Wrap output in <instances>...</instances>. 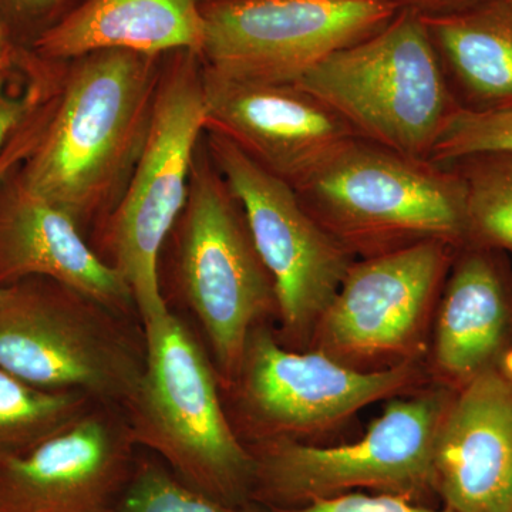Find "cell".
<instances>
[{
    "instance_id": "obj_18",
    "label": "cell",
    "mask_w": 512,
    "mask_h": 512,
    "mask_svg": "<svg viewBox=\"0 0 512 512\" xmlns=\"http://www.w3.org/2000/svg\"><path fill=\"white\" fill-rule=\"evenodd\" d=\"M461 249L444 282L434 363L444 379L463 386L495 366L510 328L511 298L500 252Z\"/></svg>"
},
{
    "instance_id": "obj_8",
    "label": "cell",
    "mask_w": 512,
    "mask_h": 512,
    "mask_svg": "<svg viewBox=\"0 0 512 512\" xmlns=\"http://www.w3.org/2000/svg\"><path fill=\"white\" fill-rule=\"evenodd\" d=\"M109 309L49 279L0 295V369L45 390H76L127 403L143 373L140 357Z\"/></svg>"
},
{
    "instance_id": "obj_20",
    "label": "cell",
    "mask_w": 512,
    "mask_h": 512,
    "mask_svg": "<svg viewBox=\"0 0 512 512\" xmlns=\"http://www.w3.org/2000/svg\"><path fill=\"white\" fill-rule=\"evenodd\" d=\"M92 397L45 390L0 369V458L22 453L90 412Z\"/></svg>"
},
{
    "instance_id": "obj_17",
    "label": "cell",
    "mask_w": 512,
    "mask_h": 512,
    "mask_svg": "<svg viewBox=\"0 0 512 512\" xmlns=\"http://www.w3.org/2000/svg\"><path fill=\"white\" fill-rule=\"evenodd\" d=\"M202 0H83L67 10L26 49L39 59L64 63L101 50L163 56H200Z\"/></svg>"
},
{
    "instance_id": "obj_27",
    "label": "cell",
    "mask_w": 512,
    "mask_h": 512,
    "mask_svg": "<svg viewBox=\"0 0 512 512\" xmlns=\"http://www.w3.org/2000/svg\"><path fill=\"white\" fill-rule=\"evenodd\" d=\"M57 86H59V83H56V86L50 90V93L36 107L35 111L30 114L25 124L16 131L15 136L10 138L9 143L6 144V147L0 153V183H2L6 175L12 173L16 167H19L30 156V153L35 150L43 131H45L47 121L50 119L53 106H55ZM2 292L3 288H0V295H2Z\"/></svg>"
},
{
    "instance_id": "obj_28",
    "label": "cell",
    "mask_w": 512,
    "mask_h": 512,
    "mask_svg": "<svg viewBox=\"0 0 512 512\" xmlns=\"http://www.w3.org/2000/svg\"><path fill=\"white\" fill-rule=\"evenodd\" d=\"M400 10H409L421 18L450 15L473 8L485 0H394Z\"/></svg>"
},
{
    "instance_id": "obj_6",
    "label": "cell",
    "mask_w": 512,
    "mask_h": 512,
    "mask_svg": "<svg viewBox=\"0 0 512 512\" xmlns=\"http://www.w3.org/2000/svg\"><path fill=\"white\" fill-rule=\"evenodd\" d=\"M205 124L200 56L175 52L163 64L146 144L110 218L113 266L144 323L170 312L161 295L158 258L183 214Z\"/></svg>"
},
{
    "instance_id": "obj_2",
    "label": "cell",
    "mask_w": 512,
    "mask_h": 512,
    "mask_svg": "<svg viewBox=\"0 0 512 512\" xmlns=\"http://www.w3.org/2000/svg\"><path fill=\"white\" fill-rule=\"evenodd\" d=\"M293 188L353 256L372 258L427 241L466 245V188L448 164L356 137Z\"/></svg>"
},
{
    "instance_id": "obj_21",
    "label": "cell",
    "mask_w": 512,
    "mask_h": 512,
    "mask_svg": "<svg viewBox=\"0 0 512 512\" xmlns=\"http://www.w3.org/2000/svg\"><path fill=\"white\" fill-rule=\"evenodd\" d=\"M447 164L466 188V245L512 254V153L488 151Z\"/></svg>"
},
{
    "instance_id": "obj_1",
    "label": "cell",
    "mask_w": 512,
    "mask_h": 512,
    "mask_svg": "<svg viewBox=\"0 0 512 512\" xmlns=\"http://www.w3.org/2000/svg\"><path fill=\"white\" fill-rule=\"evenodd\" d=\"M64 64L50 119L19 173L80 227L119 202L146 144L163 63L101 50Z\"/></svg>"
},
{
    "instance_id": "obj_25",
    "label": "cell",
    "mask_w": 512,
    "mask_h": 512,
    "mask_svg": "<svg viewBox=\"0 0 512 512\" xmlns=\"http://www.w3.org/2000/svg\"><path fill=\"white\" fill-rule=\"evenodd\" d=\"M72 0H0V15L20 47H29L37 36L67 13Z\"/></svg>"
},
{
    "instance_id": "obj_30",
    "label": "cell",
    "mask_w": 512,
    "mask_h": 512,
    "mask_svg": "<svg viewBox=\"0 0 512 512\" xmlns=\"http://www.w3.org/2000/svg\"><path fill=\"white\" fill-rule=\"evenodd\" d=\"M512 512V511H511Z\"/></svg>"
},
{
    "instance_id": "obj_11",
    "label": "cell",
    "mask_w": 512,
    "mask_h": 512,
    "mask_svg": "<svg viewBox=\"0 0 512 512\" xmlns=\"http://www.w3.org/2000/svg\"><path fill=\"white\" fill-rule=\"evenodd\" d=\"M237 380L242 409L269 434L265 440H298L332 429L370 404L409 393L423 380V370L416 357L383 369H356L318 349L282 348L256 326Z\"/></svg>"
},
{
    "instance_id": "obj_9",
    "label": "cell",
    "mask_w": 512,
    "mask_h": 512,
    "mask_svg": "<svg viewBox=\"0 0 512 512\" xmlns=\"http://www.w3.org/2000/svg\"><path fill=\"white\" fill-rule=\"evenodd\" d=\"M202 66L232 80L295 84L384 28L394 0H202Z\"/></svg>"
},
{
    "instance_id": "obj_22",
    "label": "cell",
    "mask_w": 512,
    "mask_h": 512,
    "mask_svg": "<svg viewBox=\"0 0 512 512\" xmlns=\"http://www.w3.org/2000/svg\"><path fill=\"white\" fill-rule=\"evenodd\" d=\"M264 505H228L195 490L164 463L136 461L133 474L110 512H266Z\"/></svg>"
},
{
    "instance_id": "obj_19",
    "label": "cell",
    "mask_w": 512,
    "mask_h": 512,
    "mask_svg": "<svg viewBox=\"0 0 512 512\" xmlns=\"http://www.w3.org/2000/svg\"><path fill=\"white\" fill-rule=\"evenodd\" d=\"M424 20L460 106L512 110V0H485L473 8Z\"/></svg>"
},
{
    "instance_id": "obj_4",
    "label": "cell",
    "mask_w": 512,
    "mask_h": 512,
    "mask_svg": "<svg viewBox=\"0 0 512 512\" xmlns=\"http://www.w3.org/2000/svg\"><path fill=\"white\" fill-rule=\"evenodd\" d=\"M362 140L430 160L460 104L421 16L400 10L384 28L323 60L299 82Z\"/></svg>"
},
{
    "instance_id": "obj_14",
    "label": "cell",
    "mask_w": 512,
    "mask_h": 512,
    "mask_svg": "<svg viewBox=\"0 0 512 512\" xmlns=\"http://www.w3.org/2000/svg\"><path fill=\"white\" fill-rule=\"evenodd\" d=\"M128 426L89 412L0 458V512H110L136 467Z\"/></svg>"
},
{
    "instance_id": "obj_5",
    "label": "cell",
    "mask_w": 512,
    "mask_h": 512,
    "mask_svg": "<svg viewBox=\"0 0 512 512\" xmlns=\"http://www.w3.org/2000/svg\"><path fill=\"white\" fill-rule=\"evenodd\" d=\"M404 396L390 399L365 436L353 443L322 447L291 439L262 441L252 450V501L292 508L366 491L421 503L434 494V446L454 393L439 386Z\"/></svg>"
},
{
    "instance_id": "obj_16",
    "label": "cell",
    "mask_w": 512,
    "mask_h": 512,
    "mask_svg": "<svg viewBox=\"0 0 512 512\" xmlns=\"http://www.w3.org/2000/svg\"><path fill=\"white\" fill-rule=\"evenodd\" d=\"M19 167L0 183V288L43 278L107 309L134 303L120 272L94 254L67 212L23 183Z\"/></svg>"
},
{
    "instance_id": "obj_29",
    "label": "cell",
    "mask_w": 512,
    "mask_h": 512,
    "mask_svg": "<svg viewBox=\"0 0 512 512\" xmlns=\"http://www.w3.org/2000/svg\"><path fill=\"white\" fill-rule=\"evenodd\" d=\"M20 50L22 47L16 45L5 20L0 15V76L18 69Z\"/></svg>"
},
{
    "instance_id": "obj_13",
    "label": "cell",
    "mask_w": 512,
    "mask_h": 512,
    "mask_svg": "<svg viewBox=\"0 0 512 512\" xmlns=\"http://www.w3.org/2000/svg\"><path fill=\"white\" fill-rule=\"evenodd\" d=\"M202 63V62H201ZM205 130L296 187L356 134L298 84L232 80L202 66Z\"/></svg>"
},
{
    "instance_id": "obj_26",
    "label": "cell",
    "mask_w": 512,
    "mask_h": 512,
    "mask_svg": "<svg viewBox=\"0 0 512 512\" xmlns=\"http://www.w3.org/2000/svg\"><path fill=\"white\" fill-rule=\"evenodd\" d=\"M266 512H454L431 508L406 497L392 494L348 493L292 508H268Z\"/></svg>"
},
{
    "instance_id": "obj_15",
    "label": "cell",
    "mask_w": 512,
    "mask_h": 512,
    "mask_svg": "<svg viewBox=\"0 0 512 512\" xmlns=\"http://www.w3.org/2000/svg\"><path fill=\"white\" fill-rule=\"evenodd\" d=\"M433 488L454 512L512 511V377L500 367L468 380L448 404Z\"/></svg>"
},
{
    "instance_id": "obj_10",
    "label": "cell",
    "mask_w": 512,
    "mask_h": 512,
    "mask_svg": "<svg viewBox=\"0 0 512 512\" xmlns=\"http://www.w3.org/2000/svg\"><path fill=\"white\" fill-rule=\"evenodd\" d=\"M205 146L237 198L252 241L275 286L286 335L312 340L323 313L353 264V255L309 214L295 188L217 131Z\"/></svg>"
},
{
    "instance_id": "obj_24",
    "label": "cell",
    "mask_w": 512,
    "mask_h": 512,
    "mask_svg": "<svg viewBox=\"0 0 512 512\" xmlns=\"http://www.w3.org/2000/svg\"><path fill=\"white\" fill-rule=\"evenodd\" d=\"M22 63L28 77L18 90L12 77L19 72L20 63L15 72L0 76V153L59 79V63L45 62L29 49L23 50Z\"/></svg>"
},
{
    "instance_id": "obj_12",
    "label": "cell",
    "mask_w": 512,
    "mask_h": 512,
    "mask_svg": "<svg viewBox=\"0 0 512 512\" xmlns=\"http://www.w3.org/2000/svg\"><path fill=\"white\" fill-rule=\"evenodd\" d=\"M456 249L427 241L353 262L316 326L315 349L362 370L416 357Z\"/></svg>"
},
{
    "instance_id": "obj_7",
    "label": "cell",
    "mask_w": 512,
    "mask_h": 512,
    "mask_svg": "<svg viewBox=\"0 0 512 512\" xmlns=\"http://www.w3.org/2000/svg\"><path fill=\"white\" fill-rule=\"evenodd\" d=\"M181 215V286L210 339L222 375L234 380L252 330L266 313L278 311V305L244 211L202 143Z\"/></svg>"
},
{
    "instance_id": "obj_3",
    "label": "cell",
    "mask_w": 512,
    "mask_h": 512,
    "mask_svg": "<svg viewBox=\"0 0 512 512\" xmlns=\"http://www.w3.org/2000/svg\"><path fill=\"white\" fill-rule=\"evenodd\" d=\"M144 328L143 373L126 403L131 439L195 490L228 505L254 503V453L229 424L200 343L171 312Z\"/></svg>"
},
{
    "instance_id": "obj_23",
    "label": "cell",
    "mask_w": 512,
    "mask_h": 512,
    "mask_svg": "<svg viewBox=\"0 0 512 512\" xmlns=\"http://www.w3.org/2000/svg\"><path fill=\"white\" fill-rule=\"evenodd\" d=\"M488 151L512 153V110L473 111L458 106L448 117L430 160L447 164Z\"/></svg>"
}]
</instances>
